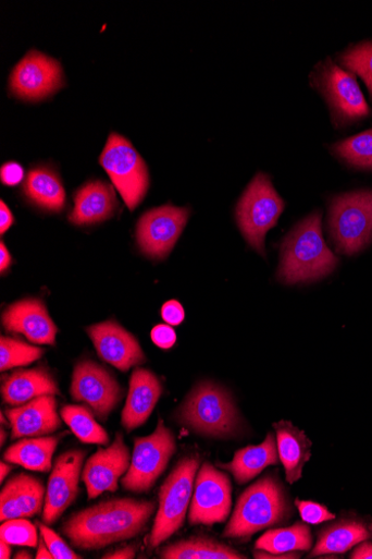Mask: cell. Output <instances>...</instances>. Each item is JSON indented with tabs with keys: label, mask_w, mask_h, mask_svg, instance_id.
<instances>
[{
	"label": "cell",
	"mask_w": 372,
	"mask_h": 559,
	"mask_svg": "<svg viewBox=\"0 0 372 559\" xmlns=\"http://www.w3.org/2000/svg\"><path fill=\"white\" fill-rule=\"evenodd\" d=\"M256 558H275V559H290V558H300V555L297 552H287V554H281V555H273L265 550L261 551H255Z\"/></svg>",
	"instance_id": "f6af8a7d"
},
{
	"label": "cell",
	"mask_w": 372,
	"mask_h": 559,
	"mask_svg": "<svg viewBox=\"0 0 372 559\" xmlns=\"http://www.w3.org/2000/svg\"><path fill=\"white\" fill-rule=\"evenodd\" d=\"M136 555V548L134 546H126L115 551L104 555L106 559H133Z\"/></svg>",
	"instance_id": "b9f144b4"
},
{
	"label": "cell",
	"mask_w": 372,
	"mask_h": 559,
	"mask_svg": "<svg viewBox=\"0 0 372 559\" xmlns=\"http://www.w3.org/2000/svg\"><path fill=\"white\" fill-rule=\"evenodd\" d=\"M163 559H246L234 548L216 540L196 537L181 540L164 547L160 551Z\"/></svg>",
	"instance_id": "f1b7e54d"
},
{
	"label": "cell",
	"mask_w": 372,
	"mask_h": 559,
	"mask_svg": "<svg viewBox=\"0 0 372 559\" xmlns=\"http://www.w3.org/2000/svg\"><path fill=\"white\" fill-rule=\"evenodd\" d=\"M352 559H372V544L363 543L359 545L351 554Z\"/></svg>",
	"instance_id": "7bdbcfd3"
},
{
	"label": "cell",
	"mask_w": 372,
	"mask_h": 559,
	"mask_svg": "<svg viewBox=\"0 0 372 559\" xmlns=\"http://www.w3.org/2000/svg\"><path fill=\"white\" fill-rule=\"evenodd\" d=\"M86 451L73 449L61 454L53 467L42 508V523L55 524L79 493Z\"/></svg>",
	"instance_id": "9a60e30c"
},
{
	"label": "cell",
	"mask_w": 372,
	"mask_h": 559,
	"mask_svg": "<svg viewBox=\"0 0 372 559\" xmlns=\"http://www.w3.org/2000/svg\"><path fill=\"white\" fill-rule=\"evenodd\" d=\"M74 203L75 206L69 219L77 226L110 219L119 206L113 186L100 180L83 185L76 192Z\"/></svg>",
	"instance_id": "7402d4cb"
},
{
	"label": "cell",
	"mask_w": 372,
	"mask_h": 559,
	"mask_svg": "<svg viewBox=\"0 0 372 559\" xmlns=\"http://www.w3.org/2000/svg\"><path fill=\"white\" fill-rule=\"evenodd\" d=\"M370 531L372 532V525L370 526Z\"/></svg>",
	"instance_id": "f5cc1de1"
},
{
	"label": "cell",
	"mask_w": 372,
	"mask_h": 559,
	"mask_svg": "<svg viewBox=\"0 0 372 559\" xmlns=\"http://www.w3.org/2000/svg\"><path fill=\"white\" fill-rule=\"evenodd\" d=\"M71 394L85 403L101 422H107L122 398V390L111 373L100 364L85 360L76 364Z\"/></svg>",
	"instance_id": "30bf717a"
},
{
	"label": "cell",
	"mask_w": 372,
	"mask_h": 559,
	"mask_svg": "<svg viewBox=\"0 0 372 559\" xmlns=\"http://www.w3.org/2000/svg\"><path fill=\"white\" fill-rule=\"evenodd\" d=\"M46 490L34 476L18 474L11 478L0 493V521L30 519L39 514Z\"/></svg>",
	"instance_id": "44dd1931"
},
{
	"label": "cell",
	"mask_w": 372,
	"mask_h": 559,
	"mask_svg": "<svg viewBox=\"0 0 372 559\" xmlns=\"http://www.w3.org/2000/svg\"><path fill=\"white\" fill-rule=\"evenodd\" d=\"M154 344L163 350H169L176 343V333L168 324L157 325L151 332Z\"/></svg>",
	"instance_id": "74e56055"
},
{
	"label": "cell",
	"mask_w": 372,
	"mask_h": 559,
	"mask_svg": "<svg viewBox=\"0 0 372 559\" xmlns=\"http://www.w3.org/2000/svg\"><path fill=\"white\" fill-rule=\"evenodd\" d=\"M368 538L369 531L363 521L343 519L320 532L317 545L309 557L344 554Z\"/></svg>",
	"instance_id": "83f0119b"
},
{
	"label": "cell",
	"mask_w": 372,
	"mask_h": 559,
	"mask_svg": "<svg viewBox=\"0 0 372 559\" xmlns=\"http://www.w3.org/2000/svg\"><path fill=\"white\" fill-rule=\"evenodd\" d=\"M23 190L26 197L42 209L58 212L65 207L66 194L62 180L49 168L30 170Z\"/></svg>",
	"instance_id": "484cf974"
},
{
	"label": "cell",
	"mask_w": 372,
	"mask_h": 559,
	"mask_svg": "<svg viewBox=\"0 0 372 559\" xmlns=\"http://www.w3.org/2000/svg\"><path fill=\"white\" fill-rule=\"evenodd\" d=\"M64 85L61 63L38 51H29L14 68L10 86L21 99L37 101L53 95Z\"/></svg>",
	"instance_id": "4fadbf2b"
},
{
	"label": "cell",
	"mask_w": 372,
	"mask_h": 559,
	"mask_svg": "<svg viewBox=\"0 0 372 559\" xmlns=\"http://www.w3.org/2000/svg\"><path fill=\"white\" fill-rule=\"evenodd\" d=\"M25 178V170L18 162H8L0 169V179L5 185L14 186Z\"/></svg>",
	"instance_id": "f35d334b"
},
{
	"label": "cell",
	"mask_w": 372,
	"mask_h": 559,
	"mask_svg": "<svg viewBox=\"0 0 372 559\" xmlns=\"http://www.w3.org/2000/svg\"><path fill=\"white\" fill-rule=\"evenodd\" d=\"M340 61L364 81L372 98V41L355 46L342 56Z\"/></svg>",
	"instance_id": "836d02e7"
},
{
	"label": "cell",
	"mask_w": 372,
	"mask_h": 559,
	"mask_svg": "<svg viewBox=\"0 0 372 559\" xmlns=\"http://www.w3.org/2000/svg\"><path fill=\"white\" fill-rule=\"evenodd\" d=\"M2 321L8 332L23 335L34 344L55 345L58 326L39 300L28 299L10 305Z\"/></svg>",
	"instance_id": "ac0fdd59"
},
{
	"label": "cell",
	"mask_w": 372,
	"mask_h": 559,
	"mask_svg": "<svg viewBox=\"0 0 372 559\" xmlns=\"http://www.w3.org/2000/svg\"><path fill=\"white\" fill-rule=\"evenodd\" d=\"M61 416L72 433L87 445L108 446L110 437L108 432L96 421L95 413L83 405H65Z\"/></svg>",
	"instance_id": "4dcf8cb0"
},
{
	"label": "cell",
	"mask_w": 372,
	"mask_h": 559,
	"mask_svg": "<svg viewBox=\"0 0 372 559\" xmlns=\"http://www.w3.org/2000/svg\"><path fill=\"white\" fill-rule=\"evenodd\" d=\"M59 442V437L23 439L5 451L4 461L22 465L32 472L49 473Z\"/></svg>",
	"instance_id": "4316f807"
},
{
	"label": "cell",
	"mask_w": 372,
	"mask_h": 559,
	"mask_svg": "<svg viewBox=\"0 0 372 559\" xmlns=\"http://www.w3.org/2000/svg\"><path fill=\"white\" fill-rule=\"evenodd\" d=\"M156 508L153 501L131 498L102 501L75 512L63 533L79 549H101L141 534Z\"/></svg>",
	"instance_id": "6da1fadb"
},
{
	"label": "cell",
	"mask_w": 372,
	"mask_h": 559,
	"mask_svg": "<svg viewBox=\"0 0 372 559\" xmlns=\"http://www.w3.org/2000/svg\"><path fill=\"white\" fill-rule=\"evenodd\" d=\"M44 350L18 340L2 337L0 341V369L3 372L34 363L44 355Z\"/></svg>",
	"instance_id": "d6a6232c"
},
{
	"label": "cell",
	"mask_w": 372,
	"mask_h": 559,
	"mask_svg": "<svg viewBox=\"0 0 372 559\" xmlns=\"http://www.w3.org/2000/svg\"><path fill=\"white\" fill-rule=\"evenodd\" d=\"M315 78L338 123H351L370 114V108L352 74L327 61Z\"/></svg>",
	"instance_id": "5bb4252c"
},
{
	"label": "cell",
	"mask_w": 372,
	"mask_h": 559,
	"mask_svg": "<svg viewBox=\"0 0 372 559\" xmlns=\"http://www.w3.org/2000/svg\"><path fill=\"white\" fill-rule=\"evenodd\" d=\"M35 558L36 559H54L52 551L49 549L48 545H46L42 537H41V539H39L38 550H37Z\"/></svg>",
	"instance_id": "bcb514c9"
},
{
	"label": "cell",
	"mask_w": 372,
	"mask_h": 559,
	"mask_svg": "<svg viewBox=\"0 0 372 559\" xmlns=\"http://www.w3.org/2000/svg\"><path fill=\"white\" fill-rule=\"evenodd\" d=\"M40 535L52 551L54 559H80L82 556L77 555L72 548L62 539L53 530L46 526V524H38Z\"/></svg>",
	"instance_id": "d590c367"
},
{
	"label": "cell",
	"mask_w": 372,
	"mask_h": 559,
	"mask_svg": "<svg viewBox=\"0 0 372 559\" xmlns=\"http://www.w3.org/2000/svg\"><path fill=\"white\" fill-rule=\"evenodd\" d=\"M176 451L173 433L160 418L156 432L145 438H136L129 469L122 478V486L132 493H147L165 472Z\"/></svg>",
	"instance_id": "9c48e42d"
},
{
	"label": "cell",
	"mask_w": 372,
	"mask_h": 559,
	"mask_svg": "<svg viewBox=\"0 0 372 559\" xmlns=\"http://www.w3.org/2000/svg\"><path fill=\"white\" fill-rule=\"evenodd\" d=\"M330 227L339 253L354 255L372 242V192L336 197L331 206Z\"/></svg>",
	"instance_id": "ba28073f"
},
{
	"label": "cell",
	"mask_w": 372,
	"mask_h": 559,
	"mask_svg": "<svg viewBox=\"0 0 372 559\" xmlns=\"http://www.w3.org/2000/svg\"><path fill=\"white\" fill-rule=\"evenodd\" d=\"M86 332L99 356L122 372L141 365L147 360L134 336L114 320L91 325Z\"/></svg>",
	"instance_id": "e0dca14e"
},
{
	"label": "cell",
	"mask_w": 372,
	"mask_h": 559,
	"mask_svg": "<svg viewBox=\"0 0 372 559\" xmlns=\"http://www.w3.org/2000/svg\"><path fill=\"white\" fill-rule=\"evenodd\" d=\"M179 422L198 434L225 438L237 433L239 414L230 394L211 382L194 389L179 409Z\"/></svg>",
	"instance_id": "277c9868"
},
{
	"label": "cell",
	"mask_w": 372,
	"mask_h": 559,
	"mask_svg": "<svg viewBox=\"0 0 372 559\" xmlns=\"http://www.w3.org/2000/svg\"><path fill=\"white\" fill-rule=\"evenodd\" d=\"M285 490L272 476L249 487L238 499L223 537L246 539L265 528L284 523L289 515Z\"/></svg>",
	"instance_id": "3957f363"
},
{
	"label": "cell",
	"mask_w": 372,
	"mask_h": 559,
	"mask_svg": "<svg viewBox=\"0 0 372 559\" xmlns=\"http://www.w3.org/2000/svg\"><path fill=\"white\" fill-rule=\"evenodd\" d=\"M0 471H2V473H0V482H4L5 478L9 476V474L11 473L12 471V467L11 465H9L7 462H2L0 463Z\"/></svg>",
	"instance_id": "c3c4849f"
},
{
	"label": "cell",
	"mask_w": 372,
	"mask_h": 559,
	"mask_svg": "<svg viewBox=\"0 0 372 559\" xmlns=\"http://www.w3.org/2000/svg\"><path fill=\"white\" fill-rule=\"evenodd\" d=\"M338 157L349 165L372 169V130H368L334 146Z\"/></svg>",
	"instance_id": "1f68e13d"
},
{
	"label": "cell",
	"mask_w": 372,
	"mask_h": 559,
	"mask_svg": "<svg viewBox=\"0 0 372 559\" xmlns=\"http://www.w3.org/2000/svg\"><path fill=\"white\" fill-rule=\"evenodd\" d=\"M131 452L122 434L114 442L87 459L82 479L86 486L88 499H96L106 491L115 493L119 479L128 471Z\"/></svg>",
	"instance_id": "2e32d148"
},
{
	"label": "cell",
	"mask_w": 372,
	"mask_h": 559,
	"mask_svg": "<svg viewBox=\"0 0 372 559\" xmlns=\"http://www.w3.org/2000/svg\"><path fill=\"white\" fill-rule=\"evenodd\" d=\"M296 506L299 509L302 521L311 525H319L336 519L327 508L318 502L297 499Z\"/></svg>",
	"instance_id": "8d00e7d4"
},
{
	"label": "cell",
	"mask_w": 372,
	"mask_h": 559,
	"mask_svg": "<svg viewBox=\"0 0 372 559\" xmlns=\"http://www.w3.org/2000/svg\"><path fill=\"white\" fill-rule=\"evenodd\" d=\"M338 265L322 238L321 212L315 211L300 221L282 246L277 279L284 284L311 283L332 274Z\"/></svg>",
	"instance_id": "7a4b0ae2"
},
{
	"label": "cell",
	"mask_w": 372,
	"mask_h": 559,
	"mask_svg": "<svg viewBox=\"0 0 372 559\" xmlns=\"http://www.w3.org/2000/svg\"><path fill=\"white\" fill-rule=\"evenodd\" d=\"M0 234L4 235L5 232L12 227L15 219L9 206L2 200L0 203Z\"/></svg>",
	"instance_id": "60d3db41"
},
{
	"label": "cell",
	"mask_w": 372,
	"mask_h": 559,
	"mask_svg": "<svg viewBox=\"0 0 372 559\" xmlns=\"http://www.w3.org/2000/svg\"><path fill=\"white\" fill-rule=\"evenodd\" d=\"M0 538L10 545L36 547L39 543L35 525L25 519L4 522L0 527Z\"/></svg>",
	"instance_id": "e575fe53"
},
{
	"label": "cell",
	"mask_w": 372,
	"mask_h": 559,
	"mask_svg": "<svg viewBox=\"0 0 372 559\" xmlns=\"http://www.w3.org/2000/svg\"><path fill=\"white\" fill-rule=\"evenodd\" d=\"M163 392L159 378L142 367L134 369L129 390L122 412V426L132 432L144 426L151 416Z\"/></svg>",
	"instance_id": "ffe728a7"
},
{
	"label": "cell",
	"mask_w": 372,
	"mask_h": 559,
	"mask_svg": "<svg viewBox=\"0 0 372 559\" xmlns=\"http://www.w3.org/2000/svg\"><path fill=\"white\" fill-rule=\"evenodd\" d=\"M162 317L166 324L177 326L183 323L185 312L183 306L177 301H169L162 307Z\"/></svg>",
	"instance_id": "ab89813d"
},
{
	"label": "cell",
	"mask_w": 372,
	"mask_h": 559,
	"mask_svg": "<svg viewBox=\"0 0 372 559\" xmlns=\"http://www.w3.org/2000/svg\"><path fill=\"white\" fill-rule=\"evenodd\" d=\"M199 467V457L183 458L161 486L159 510L150 535L151 548L160 546L182 527Z\"/></svg>",
	"instance_id": "5b68a950"
},
{
	"label": "cell",
	"mask_w": 372,
	"mask_h": 559,
	"mask_svg": "<svg viewBox=\"0 0 372 559\" xmlns=\"http://www.w3.org/2000/svg\"><path fill=\"white\" fill-rule=\"evenodd\" d=\"M312 546L310 528L302 524L272 530L262 535L256 543V548L265 550L273 555L287 554L293 551H307Z\"/></svg>",
	"instance_id": "f546056e"
},
{
	"label": "cell",
	"mask_w": 372,
	"mask_h": 559,
	"mask_svg": "<svg viewBox=\"0 0 372 559\" xmlns=\"http://www.w3.org/2000/svg\"><path fill=\"white\" fill-rule=\"evenodd\" d=\"M190 210L165 205L146 212L137 222L139 248L156 259L169 256L188 222Z\"/></svg>",
	"instance_id": "8fae6325"
},
{
	"label": "cell",
	"mask_w": 372,
	"mask_h": 559,
	"mask_svg": "<svg viewBox=\"0 0 372 559\" xmlns=\"http://www.w3.org/2000/svg\"><path fill=\"white\" fill-rule=\"evenodd\" d=\"M285 209V203L273 189L270 178L257 174L237 206L239 228L256 251L264 255V239Z\"/></svg>",
	"instance_id": "52a82bcc"
},
{
	"label": "cell",
	"mask_w": 372,
	"mask_h": 559,
	"mask_svg": "<svg viewBox=\"0 0 372 559\" xmlns=\"http://www.w3.org/2000/svg\"><path fill=\"white\" fill-rule=\"evenodd\" d=\"M5 415L4 413H2V425H7V422H5Z\"/></svg>",
	"instance_id": "816d5d0a"
},
{
	"label": "cell",
	"mask_w": 372,
	"mask_h": 559,
	"mask_svg": "<svg viewBox=\"0 0 372 559\" xmlns=\"http://www.w3.org/2000/svg\"><path fill=\"white\" fill-rule=\"evenodd\" d=\"M100 163L131 211L141 204L150 185L146 161L128 139L115 132L108 138Z\"/></svg>",
	"instance_id": "8992f818"
},
{
	"label": "cell",
	"mask_w": 372,
	"mask_h": 559,
	"mask_svg": "<svg viewBox=\"0 0 372 559\" xmlns=\"http://www.w3.org/2000/svg\"><path fill=\"white\" fill-rule=\"evenodd\" d=\"M16 559H30L33 558L32 555L25 550H21L15 555Z\"/></svg>",
	"instance_id": "681fc988"
},
{
	"label": "cell",
	"mask_w": 372,
	"mask_h": 559,
	"mask_svg": "<svg viewBox=\"0 0 372 559\" xmlns=\"http://www.w3.org/2000/svg\"><path fill=\"white\" fill-rule=\"evenodd\" d=\"M232 485L227 475L209 462L203 463L196 478L189 522L213 526L224 523L231 511Z\"/></svg>",
	"instance_id": "7c38bea8"
},
{
	"label": "cell",
	"mask_w": 372,
	"mask_h": 559,
	"mask_svg": "<svg viewBox=\"0 0 372 559\" xmlns=\"http://www.w3.org/2000/svg\"><path fill=\"white\" fill-rule=\"evenodd\" d=\"M277 446L273 434H269L260 446H250L236 452L230 463H219V467L235 476L244 485L259 476L269 465L277 464Z\"/></svg>",
	"instance_id": "d4e9b609"
},
{
	"label": "cell",
	"mask_w": 372,
	"mask_h": 559,
	"mask_svg": "<svg viewBox=\"0 0 372 559\" xmlns=\"http://www.w3.org/2000/svg\"><path fill=\"white\" fill-rule=\"evenodd\" d=\"M58 384L44 367L20 369L4 378L2 396L7 404L23 405L42 396H60Z\"/></svg>",
	"instance_id": "603a6c76"
},
{
	"label": "cell",
	"mask_w": 372,
	"mask_h": 559,
	"mask_svg": "<svg viewBox=\"0 0 372 559\" xmlns=\"http://www.w3.org/2000/svg\"><path fill=\"white\" fill-rule=\"evenodd\" d=\"M12 439L51 435L62 427L55 396H42L23 405L7 409Z\"/></svg>",
	"instance_id": "d6986e66"
},
{
	"label": "cell",
	"mask_w": 372,
	"mask_h": 559,
	"mask_svg": "<svg viewBox=\"0 0 372 559\" xmlns=\"http://www.w3.org/2000/svg\"><path fill=\"white\" fill-rule=\"evenodd\" d=\"M11 555H12L11 545L4 540L0 542V558L10 559Z\"/></svg>",
	"instance_id": "7dc6e473"
},
{
	"label": "cell",
	"mask_w": 372,
	"mask_h": 559,
	"mask_svg": "<svg viewBox=\"0 0 372 559\" xmlns=\"http://www.w3.org/2000/svg\"><path fill=\"white\" fill-rule=\"evenodd\" d=\"M0 445L4 446L5 441H7V436H8V433L2 428V430H0Z\"/></svg>",
	"instance_id": "f907efd6"
},
{
	"label": "cell",
	"mask_w": 372,
	"mask_h": 559,
	"mask_svg": "<svg viewBox=\"0 0 372 559\" xmlns=\"http://www.w3.org/2000/svg\"><path fill=\"white\" fill-rule=\"evenodd\" d=\"M12 265V256L5 246V244L2 242L0 243V271L4 274L10 266Z\"/></svg>",
	"instance_id": "ee69618b"
},
{
	"label": "cell",
	"mask_w": 372,
	"mask_h": 559,
	"mask_svg": "<svg viewBox=\"0 0 372 559\" xmlns=\"http://www.w3.org/2000/svg\"><path fill=\"white\" fill-rule=\"evenodd\" d=\"M276 432L278 459L286 470L288 483L294 484L302 477L305 464L311 457V441L303 432L292 423L281 422L273 425Z\"/></svg>",
	"instance_id": "cb8c5ba5"
}]
</instances>
